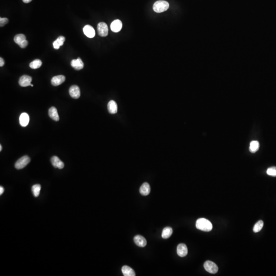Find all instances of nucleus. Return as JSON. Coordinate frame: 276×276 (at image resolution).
Returning a JSON list of instances; mask_svg holds the SVG:
<instances>
[{"label":"nucleus","instance_id":"nucleus-1","mask_svg":"<svg viewBox=\"0 0 276 276\" xmlns=\"http://www.w3.org/2000/svg\"><path fill=\"white\" fill-rule=\"evenodd\" d=\"M196 227L197 229L205 232H209L212 230L213 226L208 219L202 218L197 219L196 223Z\"/></svg>","mask_w":276,"mask_h":276},{"label":"nucleus","instance_id":"nucleus-2","mask_svg":"<svg viewBox=\"0 0 276 276\" xmlns=\"http://www.w3.org/2000/svg\"><path fill=\"white\" fill-rule=\"evenodd\" d=\"M169 4L167 1L160 0L153 4V9L156 13H161L166 11L169 8Z\"/></svg>","mask_w":276,"mask_h":276},{"label":"nucleus","instance_id":"nucleus-3","mask_svg":"<svg viewBox=\"0 0 276 276\" xmlns=\"http://www.w3.org/2000/svg\"><path fill=\"white\" fill-rule=\"evenodd\" d=\"M30 158L27 156H25L18 160L15 164L16 169H21L24 168L30 163Z\"/></svg>","mask_w":276,"mask_h":276},{"label":"nucleus","instance_id":"nucleus-4","mask_svg":"<svg viewBox=\"0 0 276 276\" xmlns=\"http://www.w3.org/2000/svg\"><path fill=\"white\" fill-rule=\"evenodd\" d=\"M204 267L206 271L209 273L214 274L217 273L218 270L217 265L212 261H206L204 263Z\"/></svg>","mask_w":276,"mask_h":276},{"label":"nucleus","instance_id":"nucleus-5","mask_svg":"<svg viewBox=\"0 0 276 276\" xmlns=\"http://www.w3.org/2000/svg\"><path fill=\"white\" fill-rule=\"evenodd\" d=\"M97 30L99 35L102 37L107 36L109 33V29L107 24L105 23H99L97 26Z\"/></svg>","mask_w":276,"mask_h":276},{"label":"nucleus","instance_id":"nucleus-6","mask_svg":"<svg viewBox=\"0 0 276 276\" xmlns=\"http://www.w3.org/2000/svg\"><path fill=\"white\" fill-rule=\"evenodd\" d=\"M69 94L71 97L74 99H78L81 96L80 88L77 85H72L70 88Z\"/></svg>","mask_w":276,"mask_h":276},{"label":"nucleus","instance_id":"nucleus-7","mask_svg":"<svg viewBox=\"0 0 276 276\" xmlns=\"http://www.w3.org/2000/svg\"><path fill=\"white\" fill-rule=\"evenodd\" d=\"M32 78L28 75L21 76L19 81V84L21 87H26L31 85Z\"/></svg>","mask_w":276,"mask_h":276},{"label":"nucleus","instance_id":"nucleus-8","mask_svg":"<svg viewBox=\"0 0 276 276\" xmlns=\"http://www.w3.org/2000/svg\"><path fill=\"white\" fill-rule=\"evenodd\" d=\"M177 254L180 257H185L188 254V248L186 245L181 243L177 247Z\"/></svg>","mask_w":276,"mask_h":276},{"label":"nucleus","instance_id":"nucleus-9","mask_svg":"<svg viewBox=\"0 0 276 276\" xmlns=\"http://www.w3.org/2000/svg\"><path fill=\"white\" fill-rule=\"evenodd\" d=\"M84 33V34L88 37V38H93L95 35V31L93 27L91 26L86 25L84 27L83 29Z\"/></svg>","mask_w":276,"mask_h":276},{"label":"nucleus","instance_id":"nucleus-10","mask_svg":"<svg viewBox=\"0 0 276 276\" xmlns=\"http://www.w3.org/2000/svg\"><path fill=\"white\" fill-rule=\"evenodd\" d=\"M122 23L119 20H116L113 21L110 25V29L114 32H118L121 30Z\"/></svg>","mask_w":276,"mask_h":276},{"label":"nucleus","instance_id":"nucleus-11","mask_svg":"<svg viewBox=\"0 0 276 276\" xmlns=\"http://www.w3.org/2000/svg\"><path fill=\"white\" fill-rule=\"evenodd\" d=\"M71 66L76 70H80L84 68V63L81 58H78L76 59H73L71 61Z\"/></svg>","mask_w":276,"mask_h":276},{"label":"nucleus","instance_id":"nucleus-12","mask_svg":"<svg viewBox=\"0 0 276 276\" xmlns=\"http://www.w3.org/2000/svg\"><path fill=\"white\" fill-rule=\"evenodd\" d=\"M51 162L54 167L62 169L64 167V163L56 156H53L51 159Z\"/></svg>","mask_w":276,"mask_h":276},{"label":"nucleus","instance_id":"nucleus-13","mask_svg":"<svg viewBox=\"0 0 276 276\" xmlns=\"http://www.w3.org/2000/svg\"><path fill=\"white\" fill-rule=\"evenodd\" d=\"M134 243L138 246L144 247L147 245V241L143 236L141 235H137L134 238Z\"/></svg>","mask_w":276,"mask_h":276},{"label":"nucleus","instance_id":"nucleus-14","mask_svg":"<svg viewBox=\"0 0 276 276\" xmlns=\"http://www.w3.org/2000/svg\"><path fill=\"white\" fill-rule=\"evenodd\" d=\"M65 78L63 75H57L54 76L51 79V84L54 86H58L65 82Z\"/></svg>","mask_w":276,"mask_h":276},{"label":"nucleus","instance_id":"nucleus-15","mask_svg":"<svg viewBox=\"0 0 276 276\" xmlns=\"http://www.w3.org/2000/svg\"><path fill=\"white\" fill-rule=\"evenodd\" d=\"M150 192V185L149 183H144L140 188V193L143 196L148 195Z\"/></svg>","mask_w":276,"mask_h":276},{"label":"nucleus","instance_id":"nucleus-16","mask_svg":"<svg viewBox=\"0 0 276 276\" xmlns=\"http://www.w3.org/2000/svg\"><path fill=\"white\" fill-rule=\"evenodd\" d=\"M107 109L110 114H115L118 112V106L115 101L110 100L107 104Z\"/></svg>","mask_w":276,"mask_h":276},{"label":"nucleus","instance_id":"nucleus-17","mask_svg":"<svg viewBox=\"0 0 276 276\" xmlns=\"http://www.w3.org/2000/svg\"><path fill=\"white\" fill-rule=\"evenodd\" d=\"M29 116L27 113H23L21 114L20 117V123L21 126L23 127H26L27 126L29 122Z\"/></svg>","mask_w":276,"mask_h":276},{"label":"nucleus","instance_id":"nucleus-18","mask_svg":"<svg viewBox=\"0 0 276 276\" xmlns=\"http://www.w3.org/2000/svg\"><path fill=\"white\" fill-rule=\"evenodd\" d=\"M49 116L51 118L55 121H59V117L57 112V109L55 107H51L49 109Z\"/></svg>","mask_w":276,"mask_h":276},{"label":"nucleus","instance_id":"nucleus-19","mask_svg":"<svg viewBox=\"0 0 276 276\" xmlns=\"http://www.w3.org/2000/svg\"><path fill=\"white\" fill-rule=\"evenodd\" d=\"M122 272L124 276H135L136 273L133 269L127 265H124L122 268Z\"/></svg>","mask_w":276,"mask_h":276},{"label":"nucleus","instance_id":"nucleus-20","mask_svg":"<svg viewBox=\"0 0 276 276\" xmlns=\"http://www.w3.org/2000/svg\"><path fill=\"white\" fill-rule=\"evenodd\" d=\"M65 41V38L63 36H59L57 40L54 41L53 43L54 48L55 49H59L60 46H63Z\"/></svg>","mask_w":276,"mask_h":276},{"label":"nucleus","instance_id":"nucleus-21","mask_svg":"<svg viewBox=\"0 0 276 276\" xmlns=\"http://www.w3.org/2000/svg\"><path fill=\"white\" fill-rule=\"evenodd\" d=\"M259 146H260V145H259V143L258 141H252L250 143V144H249V151L252 153H255L259 149Z\"/></svg>","mask_w":276,"mask_h":276},{"label":"nucleus","instance_id":"nucleus-22","mask_svg":"<svg viewBox=\"0 0 276 276\" xmlns=\"http://www.w3.org/2000/svg\"><path fill=\"white\" fill-rule=\"evenodd\" d=\"M173 230L171 227H166L163 229L162 233V237L164 239H167L169 238L172 235Z\"/></svg>","mask_w":276,"mask_h":276},{"label":"nucleus","instance_id":"nucleus-23","mask_svg":"<svg viewBox=\"0 0 276 276\" xmlns=\"http://www.w3.org/2000/svg\"><path fill=\"white\" fill-rule=\"evenodd\" d=\"M26 40V38L25 35L23 34L16 35L14 38V42L19 45L21 44L23 41Z\"/></svg>","mask_w":276,"mask_h":276},{"label":"nucleus","instance_id":"nucleus-24","mask_svg":"<svg viewBox=\"0 0 276 276\" xmlns=\"http://www.w3.org/2000/svg\"><path fill=\"white\" fill-rule=\"evenodd\" d=\"M41 65H42V62L41 60L37 59L33 60V62H32L30 63L29 66L32 69H36L40 68L41 66Z\"/></svg>","mask_w":276,"mask_h":276},{"label":"nucleus","instance_id":"nucleus-25","mask_svg":"<svg viewBox=\"0 0 276 276\" xmlns=\"http://www.w3.org/2000/svg\"><path fill=\"white\" fill-rule=\"evenodd\" d=\"M41 190V186L40 184H36L32 187V191L35 197H38Z\"/></svg>","mask_w":276,"mask_h":276},{"label":"nucleus","instance_id":"nucleus-26","mask_svg":"<svg viewBox=\"0 0 276 276\" xmlns=\"http://www.w3.org/2000/svg\"><path fill=\"white\" fill-rule=\"evenodd\" d=\"M263 224L264 223L263 221H258L255 224L254 228H253V231H254L255 233H258V232H260V231L261 230V229H262L263 227Z\"/></svg>","mask_w":276,"mask_h":276},{"label":"nucleus","instance_id":"nucleus-27","mask_svg":"<svg viewBox=\"0 0 276 276\" xmlns=\"http://www.w3.org/2000/svg\"><path fill=\"white\" fill-rule=\"evenodd\" d=\"M267 173L268 175L271 177H276V167H271L267 170Z\"/></svg>","mask_w":276,"mask_h":276},{"label":"nucleus","instance_id":"nucleus-28","mask_svg":"<svg viewBox=\"0 0 276 276\" xmlns=\"http://www.w3.org/2000/svg\"><path fill=\"white\" fill-rule=\"evenodd\" d=\"M8 22V20L7 18H0V26L1 27H3L4 26L6 25Z\"/></svg>","mask_w":276,"mask_h":276},{"label":"nucleus","instance_id":"nucleus-29","mask_svg":"<svg viewBox=\"0 0 276 276\" xmlns=\"http://www.w3.org/2000/svg\"><path fill=\"white\" fill-rule=\"evenodd\" d=\"M28 44V41H27V40H26L23 41L22 43H21V44L19 46H20V47L22 48H25L27 47Z\"/></svg>","mask_w":276,"mask_h":276},{"label":"nucleus","instance_id":"nucleus-30","mask_svg":"<svg viewBox=\"0 0 276 276\" xmlns=\"http://www.w3.org/2000/svg\"><path fill=\"white\" fill-rule=\"evenodd\" d=\"M4 64H5L4 60L3 59H2V57H1L0 58V66L2 67V66H3Z\"/></svg>","mask_w":276,"mask_h":276},{"label":"nucleus","instance_id":"nucleus-31","mask_svg":"<svg viewBox=\"0 0 276 276\" xmlns=\"http://www.w3.org/2000/svg\"><path fill=\"white\" fill-rule=\"evenodd\" d=\"M4 191V188L3 187H0V195H2Z\"/></svg>","mask_w":276,"mask_h":276},{"label":"nucleus","instance_id":"nucleus-32","mask_svg":"<svg viewBox=\"0 0 276 276\" xmlns=\"http://www.w3.org/2000/svg\"><path fill=\"white\" fill-rule=\"evenodd\" d=\"M32 1V0H23V2L25 3H29L31 2Z\"/></svg>","mask_w":276,"mask_h":276},{"label":"nucleus","instance_id":"nucleus-33","mask_svg":"<svg viewBox=\"0 0 276 276\" xmlns=\"http://www.w3.org/2000/svg\"><path fill=\"white\" fill-rule=\"evenodd\" d=\"M2 145H0V152H1V151H2Z\"/></svg>","mask_w":276,"mask_h":276},{"label":"nucleus","instance_id":"nucleus-34","mask_svg":"<svg viewBox=\"0 0 276 276\" xmlns=\"http://www.w3.org/2000/svg\"><path fill=\"white\" fill-rule=\"evenodd\" d=\"M31 86L32 87H33V84H31Z\"/></svg>","mask_w":276,"mask_h":276}]
</instances>
